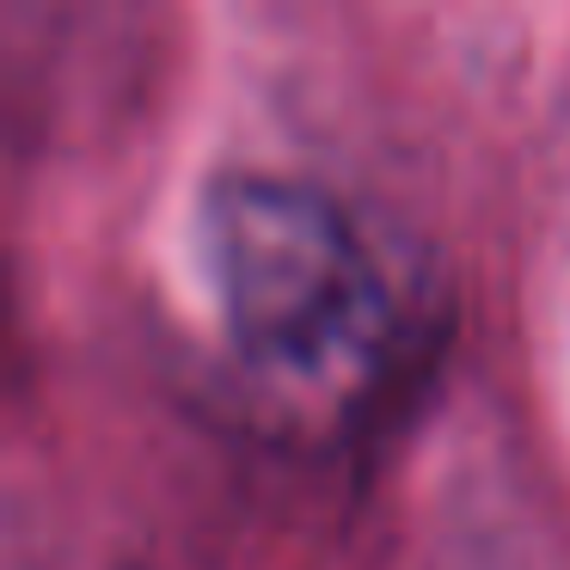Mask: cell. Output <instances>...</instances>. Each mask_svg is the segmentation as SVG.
Masks as SVG:
<instances>
[{
    "instance_id": "obj_1",
    "label": "cell",
    "mask_w": 570,
    "mask_h": 570,
    "mask_svg": "<svg viewBox=\"0 0 570 570\" xmlns=\"http://www.w3.org/2000/svg\"><path fill=\"white\" fill-rule=\"evenodd\" d=\"M203 271L234 344L276 381L344 386L393 337L386 276L325 190L234 173L203 197Z\"/></svg>"
}]
</instances>
